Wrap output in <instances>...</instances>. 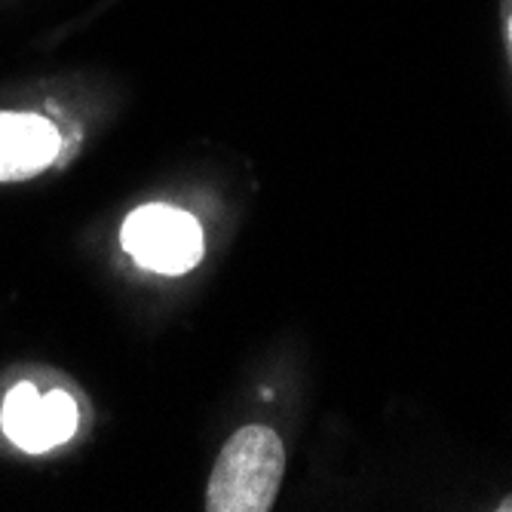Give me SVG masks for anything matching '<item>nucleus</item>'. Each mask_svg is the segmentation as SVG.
<instances>
[{"instance_id":"nucleus-1","label":"nucleus","mask_w":512,"mask_h":512,"mask_svg":"<svg viewBox=\"0 0 512 512\" xmlns=\"http://www.w3.org/2000/svg\"><path fill=\"white\" fill-rule=\"evenodd\" d=\"M286 470V451L270 427H243L221 448L209 476V512H270Z\"/></svg>"},{"instance_id":"nucleus-2","label":"nucleus","mask_w":512,"mask_h":512,"mask_svg":"<svg viewBox=\"0 0 512 512\" xmlns=\"http://www.w3.org/2000/svg\"><path fill=\"white\" fill-rule=\"evenodd\" d=\"M120 243L135 264L166 276L188 273L203 258L200 221L191 212L160 203L135 209L123 221Z\"/></svg>"},{"instance_id":"nucleus-3","label":"nucleus","mask_w":512,"mask_h":512,"mask_svg":"<svg viewBox=\"0 0 512 512\" xmlns=\"http://www.w3.org/2000/svg\"><path fill=\"white\" fill-rule=\"evenodd\" d=\"M0 424H4V433L13 445H19L28 454H40L68 442L77 433L80 411L65 390L40 396L37 387L25 381L16 384L4 399Z\"/></svg>"},{"instance_id":"nucleus-4","label":"nucleus","mask_w":512,"mask_h":512,"mask_svg":"<svg viewBox=\"0 0 512 512\" xmlns=\"http://www.w3.org/2000/svg\"><path fill=\"white\" fill-rule=\"evenodd\" d=\"M59 129L40 114L0 111V181H25L59 157Z\"/></svg>"},{"instance_id":"nucleus-5","label":"nucleus","mask_w":512,"mask_h":512,"mask_svg":"<svg viewBox=\"0 0 512 512\" xmlns=\"http://www.w3.org/2000/svg\"><path fill=\"white\" fill-rule=\"evenodd\" d=\"M497 512H512V494H509V497H503V500L497 503Z\"/></svg>"},{"instance_id":"nucleus-6","label":"nucleus","mask_w":512,"mask_h":512,"mask_svg":"<svg viewBox=\"0 0 512 512\" xmlns=\"http://www.w3.org/2000/svg\"><path fill=\"white\" fill-rule=\"evenodd\" d=\"M509 31H512V25H509Z\"/></svg>"}]
</instances>
